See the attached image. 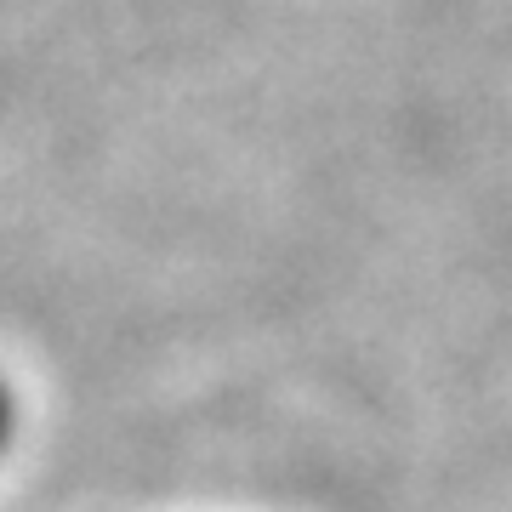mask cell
Returning <instances> with one entry per match:
<instances>
[{"label": "cell", "mask_w": 512, "mask_h": 512, "mask_svg": "<svg viewBox=\"0 0 512 512\" xmlns=\"http://www.w3.org/2000/svg\"><path fill=\"white\" fill-rule=\"evenodd\" d=\"M12 427H18V393H12L6 376H0V450L12 444Z\"/></svg>", "instance_id": "obj_1"}]
</instances>
